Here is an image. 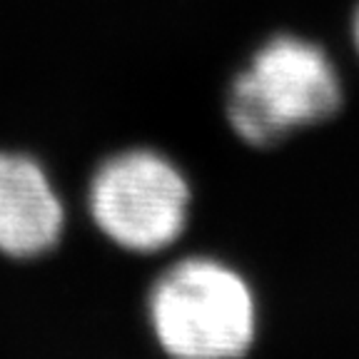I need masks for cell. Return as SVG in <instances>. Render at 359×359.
Here are the masks:
<instances>
[{"label": "cell", "instance_id": "cell-1", "mask_svg": "<svg viewBox=\"0 0 359 359\" xmlns=\"http://www.w3.org/2000/svg\"><path fill=\"white\" fill-rule=\"evenodd\" d=\"M342 107V80L322 45L280 33L259 45L227 93V120L240 140L269 147Z\"/></svg>", "mask_w": 359, "mask_h": 359}, {"label": "cell", "instance_id": "cell-2", "mask_svg": "<svg viewBox=\"0 0 359 359\" xmlns=\"http://www.w3.org/2000/svg\"><path fill=\"white\" fill-rule=\"evenodd\" d=\"M147 317L172 359H242L257 332L247 282L210 257H187L165 269L147 294Z\"/></svg>", "mask_w": 359, "mask_h": 359}, {"label": "cell", "instance_id": "cell-3", "mask_svg": "<svg viewBox=\"0 0 359 359\" xmlns=\"http://www.w3.org/2000/svg\"><path fill=\"white\" fill-rule=\"evenodd\" d=\"M192 190L182 170L150 147L105 157L88 185L95 227L128 252L152 255L180 240L190 217Z\"/></svg>", "mask_w": 359, "mask_h": 359}, {"label": "cell", "instance_id": "cell-4", "mask_svg": "<svg viewBox=\"0 0 359 359\" xmlns=\"http://www.w3.org/2000/svg\"><path fill=\"white\" fill-rule=\"evenodd\" d=\"M65 227V208L50 175L33 155L0 150V255L33 259L50 252Z\"/></svg>", "mask_w": 359, "mask_h": 359}, {"label": "cell", "instance_id": "cell-5", "mask_svg": "<svg viewBox=\"0 0 359 359\" xmlns=\"http://www.w3.org/2000/svg\"><path fill=\"white\" fill-rule=\"evenodd\" d=\"M354 43H357V50H359V6L357 13H354Z\"/></svg>", "mask_w": 359, "mask_h": 359}]
</instances>
